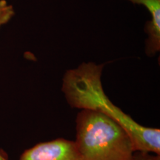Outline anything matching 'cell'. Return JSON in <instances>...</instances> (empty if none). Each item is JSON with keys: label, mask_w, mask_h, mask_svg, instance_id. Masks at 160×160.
I'll use <instances>...</instances> for the list:
<instances>
[{"label": "cell", "mask_w": 160, "mask_h": 160, "mask_svg": "<svg viewBox=\"0 0 160 160\" xmlns=\"http://www.w3.org/2000/svg\"><path fill=\"white\" fill-rule=\"evenodd\" d=\"M135 5H143L151 15L145 24L147 35L145 42V54L154 57L160 51V0H126Z\"/></svg>", "instance_id": "obj_4"}, {"label": "cell", "mask_w": 160, "mask_h": 160, "mask_svg": "<svg viewBox=\"0 0 160 160\" xmlns=\"http://www.w3.org/2000/svg\"><path fill=\"white\" fill-rule=\"evenodd\" d=\"M19 160H82L74 141L58 139L38 143L26 149Z\"/></svg>", "instance_id": "obj_3"}, {"label": "cell", "mask_w": 160, "mask_h": 160, "mask_svg": "<svg viewBox=\"0 0 160 160\" xmlns=\"http://www.w3.org/2000/svg\"><path fill=\"white\" fill-rule=\"evenodd\" d=\"M15 16L13 7L6 0H0V28L8 23Z\"/></svg>", "instance_id": "obj_5"}, {"label": "cell", "mask_w": 160, "mask_h": 160, "mask_svg": "<svg viewBox=\"0 0 160 160\" xmlns=\"http://www.w3.org/2000/svg\"><path fill=\"white\" fill-rule=\"evenodd\" d=\"M0 160H9L8 155L6 154L2 150H0Z\"/></svg>", "instance_id": "obj_7"}, {"label": "cell", "mask_w": 160, "mask_h": 160, "mask_svg": "<svg viewBox=\"0 0 160 160\" xmlns=\"http://www.w3.org/2000/svg\"><path fill=\"white\" fill-rule=\"evenodd\" d=\"M75 143L82 160H131V137L117 122L99 112L80 110L76 118Z\"/></svg>", "instance_id": "obj_2"}, {"label": "cell", "mask_w": 160, "mask_h": 160, "mask_svg": "<svg viewBox=\"0 0 160 160\" xmlns=\"http://www.w3.org/2000/svg\"><path fill=\"white\" fill-rule=\"evenodd\" d=\"M131 160H160V155L147 152H135Z\"/></svg>", "instance_id": "obj_6"}, {"label": "cell", "mask_w": 160, "mask_h": 160, "mask_svg": "<svg viewBox=\"0 0 160 160\" xmlns=\"http://www.w3.org/2000/svg\"><path fill=\"white\" fill-rule=\"evenodd\" d=\"M103 64L85 62L65 72L62 91L72 108L99 112L114 120L131 137L136 152L160 155V130L138 123L115 105L102 84Z\"/></svg>", "instance_id": "obj_1"}]
</instances>
